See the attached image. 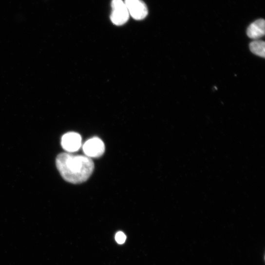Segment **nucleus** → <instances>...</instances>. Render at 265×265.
<instances>
[{
  "label": "nucleus",
  "instance_id": "1",
  "mask_svg": "<svg viewBox=\"0 0 265 265\" xmlns=\"http://www.w3.org/2000/svg\"><path fill=\"white\" fill-rule=\"evenodd\" d=\"M56 164L62 177L66 181L73 184H80L86 181L95 169L92 158L68 153L58 154Z\"/></svg>",
  "mask_w": 265,
  "mask_h": 265
},
{
  "label": "nucleus",
  "instance_id": "2",
  "mask_svg": "<svg viewBox=\"0 0 265 265\" xmlns=\"http://www.w3.org/2000/svg\"><path fill=\"white\" fill-rule=\"evenodd\" d=\"M112 8L111 19L114 25L120 26L127 22L130 15L122 0H113Z\"/></svg>",
  "mask_w": 265,
  "mask_h": 265
},
{
  "label": "nucleus",
  "instance_id": "3",
  "mask_svg": "<svg viewBox=\"0 0 265 265\" xmlns=\"http://www.w3.org/2000/svg\"><path fill=\"white\" fill-rule=\"evenodd\" d=\"M124 2L129 15L134 19L140 20L148 16V8L141 0H125Z\"/></svg>",
  "mask_w": 265,
  "mask_h": 265
},
{
  "label": "nucleus",
  "instance_id": "4",
  "mask_svg": "<svg viewBox=\"0 0 265 265\" xmlns=\"http://www.w3.org/2000/svg\"><path fill=\"white\" fill-rule=\"evenodd\" d=\"M83 149L86 156L90 158H98L105 152V147L100 139L94 137L84 144Z\"/></svg>",
  "mask_w": 265,
  "mask_h": 265
},
{
  "label": "nucleus",
  "instance_id": "5",
  "mask_svg": "<svg viewBox=\"0 0 265 265\" xmlns=\"http://www.w3.org/2000/svg\"><path fill=\"white\" fill-rule=\"evenodd\" d=\"M61 144L64 150L67 152L77 151L82 146L81 136L76 132H68L62 136Z\"/></svg>",
  "mask_w": 265,
  "mask_h": 265
},
{
  "label": "nucleus",
  "instance_id": "6",
  "mask_svg": "<svg viewBox=\"0 0 265 265\" xmlns=\"http://www.w3.org/2000/svg\"><path fill=\"white\" fill-rule=\"evenodd\" d=\"M246 33L249 38L255 40L263 37L265 35V20L260 19L251 23Z\"/></svg>",
  "mask_w": 265,
  "mask_h": 265
},
{
  "label": "nucleus",
  "instance_id": "7",
  "mask_svg": "<svg viewBox=\"0 0 265 265\" xmlns=\"http://www.w3.org/2000/svg\"><path fill=\"white\" fill-rule=\"evenodd\" d=\"M249 48L251 52L255 55L265 57V44L264 41L255 40L250 43Z\"/></svg>",
  "mask_w": 265,
  "mask_h": 265
},
{
  "label": "nucleus",
  "instance_id": "8",
  "mask_svg": "<svg viewBox=\"0 0 265 265\" xmlns=\"http://www.w3.org/2000/svg\"><path fill=\"white\" fill-rule=\"evenodd\" d=\"M126 239L125 235L122 232H118L115 235V240L119 244H123Z\"/></svg>",
  "mask_w": 265,
  "mask_h": 265
}]
</instances>
